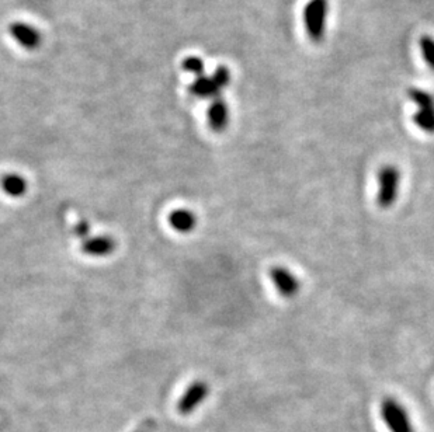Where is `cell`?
<instances>
[{
    "label": "cell",
    "instance_id": "6da1fadb",
    "mask_svg": "<svg viewBox=\"0 0 434 432\" xmlns=\"http://www.w3.org/2000/svg\"><path fill=\"white\" fill-rule=\"evenodd\" d=\"M329 3L328 0H309L304 10V23L309 38L315 42L323 39L326 32Z\"/></svg>",
    "mask_w": 434,
    "mask_h": 432
},
{
    "label": "cell",
    "instance_id": "7a4b0ae2",
    "mask_svg": "<svg viewBox=\"0 0 434 432\" xmlns=\"http://www.w3.org/2000/svg\"><path fill=\"white\" fill-rule=\"evenodd\" d=\"M401 173L395 166H384L378 173V196L377 203L383 210H390L397 198L399 190Z\"/></svg>",
    "mask_w": 434,
    "mask_h": 432
},
{
    "label": "cell",
    "instance_id": "3957f363",
    "mask_svg": "<svg viewBox=\"0 0 434 432\" xmlns=\"http://www.w3.org/2000/svg\"><path fill=\"white\" fill-rule=\"evenodd\" d=\"M381 416L391 432H415L408 412L399 402L392 398L383 400Z\"/></svg>",
    "mask_w": 434,
    "mask_h": 432
},
{
    "label": "cell",
    "instance_id": "277c9868",
    "mask_svg": "<svg viewBox=\"0 0 434 432\" xmlns=\"http://www.w3.org/2000/svg\"><path fill=\"white\" fill-rule=\"evenodd\" d=\"M210 388L206 382L197 381L192 383L178 403V410L183 416L192 414L209 396Z\"/></svg>",
    "mask_w": 434,
    "mask_h": 432
},
{
    "label": "cell",
    "instance_id": "5b68a950",
    "mask_svg": "<svg viewBox=\"0 0 434 432\" xmlns=\"http://www.w3.org/2000/svg\"><path fill=\"white\" fill-rule=\"evenodd\" d=\"M8 31L11 37L25 49L32 51L41 45L42 37L41 32L34 27L23 21H14L10 24Z\"/></svg>",
    "mask_w": 434,
    "mask_h": 432
},
{
    "label": "cell",
    "instance_id": "8992f818",
    "mask_svg": "<svg viewBox=\"0 0 434 432\" xmlns=\"http://www.w3.org/2000/svg\"><path fill=\"white\" fill-rule=\"evenodd\" d=\"M270 277L275 289L284 298H294L299 292V281L287 268L278 265L273 267L270 269Z\"/></svg>",
    "mask_w": 434,
    "mask_h": 432
},
{
    "label": "cell",
    "instance_id": "52a82bcc",
    "mask_svg": "<svg viewBox=\"0 0 434 432\" xmlns=\"http://www.w3.org/2000/svg\"><path fill=\"white\" fill-rule=\"evenodd\" d=\"M209 124L214 132H223L229 122V110L226 101L221 97L213 100L207 111Z\"/></svg>",
    "mask_w": 434,
    "mask_h": 432
},
{
    "label": "cell",
    "instance_id": "ba28073f",
    "mask_svg": "<svg viewBox=\"0 0 434 432\" xmlns=\"http://www.w3.org/2000/svg\"><path fill=\"white\" fill-rule=\"evenodd\" d=\"M116 250V241L108 236H99L86 239L82 243V251L93 257H106Z\"/></svg>",
    "mask_w": 434,
    "mask_h": 432
},
{
    "label": "cell",
    "instance_id": "9c48e42d",
    "mask_svg": "<svg viewBox=\"0 0 434 432\" xmlns=\"http://www.w3.org/2000/svg\"><path fill=\"white\" fill-rule=\"evenodd\" d=\"M190 93L200 99H217L219 97V87L211 77L200 76L190 86Z\"/></svg>",
    "mask_w": 434,
    "mask_h": 432
},
{
    "label": "cell",
    "instance_id": "30bf717a",
    "mask_svg": "<svg viewBox=\"0 0 434 432\" xmlns=\"http://www.w3.org/2000/svg\"><path fill=\"white\" fill-rule=\"evenodd\" d=\"M169 223L175 230L180 233H190L194 230L197 224V217L192 211L178 210L173 211L169 216Z\"/></svg>",
    "mask_w": 434,
    "mask_h": 432
},
{
    "label": "cell",
    "instance_id": "8fae6325",
    "mask_svg": "<svg viewBox=\"0 0 434 432\" xmlns=\"http://www.w3.org/2000/svg\"><path fill=\"white\" fill-rule=\"evenodd\" d=\"M1 187L10 197H21L27 191V182L18 174H7L1 179Z\"/></svg>",
    "mask_w": 434,
    "mask_h": 432
},
{
    "label": "cell",
    "instance_id": "7c38bea8",
    "mask_svg": "<svg viewBox=\"0 0 434 432\" xmlns=\"http://www.w3.org/2000/svg\"><path fill=\"white\" fill-rule=\"evenodd\" d=\"M414 122L425 132L434 134V108L419 110L414 115Z\"/></svg>",
    "mask_w": 434,
    "mask_h": 432
},
{
    "label": "cell",
    "instance_id": "4fadbf2b",
    "mask_svg": "<svg viewBox=\"0 0 434 432\" xmlns=\"http://www.w3.org/2000/svg\"><path fill=\"white\" fill-rule=\"evenodd\" d=\"M409 97L411 100L419 106V110H430L434 108L433 96L425 90L421 89H411L409 90Z\"/></svg>",
    "mask_w": 434,
    "mask_h": 432
},
{
    "label": "cell",
    "instance_id": "5bb4252c",
    "mask_svg": "<svg viewBox=\"0 0 434 432\" xmlns=\"http://www.w3.org/2000/svg\"><path fill=\"white\" fill-rule=\"evenodd\" d=\"M421 52L425 62L434 70V38L430 35H423L419 41Z\"/></svg>",
    "mask_w": 434,
    "mask_h": 432
},
{
    "label": "cell",
    "instance_id": "9a60e30c",
    "mask_svg": "<svg viewBox=\"0 0 434 432\" xmlns=\"http://www.w3.org/2000/svg\"><path fill=\"white\" fill-rule=\"evenodd\" d=\"M183 69L189 73L196 75L197 77L204 76V70H206V65L204 61L199 56H189L183 61Z\"/></svg>",
    "mask_w": 434,
    "mask_h": 432
},
{
    "label": "cell",
    "instance_id": "2e32d148",
    "mask_svg": "<svg viewBox=\"0 0 434 432\" xmlns=\"http://www.w3.org/2000/svg\"><path fill=\"white\" fill-rule=\"evenodd\" d=\"M211 79L214 80V83L219 87V90L223 89V87H226V86L229 84V82H230L229 69H228L226 66H218Z\"/></svg>",
    "mask_w": 434,
    "mask_h": 432
},
{
    "label": "cell",
    "instance_id": "e0dca14e",
    "mask_svg": "<svg viewBox=\"0 0 434 432\" xmlns=\"http://www.w3.org/2000/svg\"><path fill=\"white\" fill-rule=\"evenodd\" d=\"M73 231L78 237L86 240L89 239V234H90V224L87 220H85L83 217H79L73 226Z\"/></svg>",
    "mask_w": 434,
    "mask_h": 432
},
{
    "label": "cell",
    "instance_id": "ac0fdd59",
    "mask_svg": "<svg viewBox=\"0 0 434 432\" xmlns=\"http://www.w3.org/2000/svg\"><path fill=\"white\" fill-rule=\"evenodd\" d=\"M154 427H155V423L149 419V420L142 421V424L134 432H151L154 430Z\"/></svg>",
    "mask_w": 434,
    "mask_h": 432
}]
</instances>
